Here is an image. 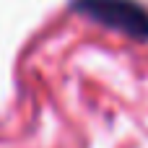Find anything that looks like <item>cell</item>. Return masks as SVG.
Here are the masks:
<instances>
[{"mask_svg":"<svg viewBox=\"0 0 148 148\" xmlns=\"http://www.w3.org/2000/svg\"><path fill=\"white\" fill-rule=\"evenodd\" d=\"M70 10L135 42H148V8L135 0H70Z\"/></svg>","mask_w":148,"mask_h":148,"instance_id":"obj_1","label":"cell"}]
</instances>
